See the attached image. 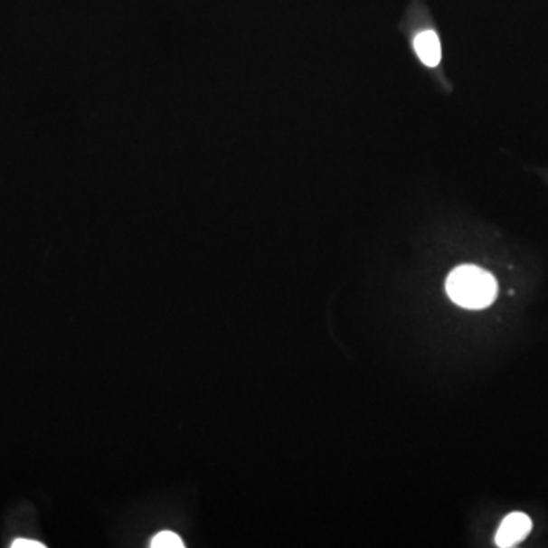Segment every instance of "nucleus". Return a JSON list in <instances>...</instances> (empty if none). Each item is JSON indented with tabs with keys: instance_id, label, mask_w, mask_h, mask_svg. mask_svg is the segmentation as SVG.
Here are the masks:
<instances>
[{
	"instance_id": "f257e3e1",
	"label": "nucleus",
	"mask_w": 548,
	"mask_h": 548,
	"mask_svg": "<svg viewBox=\"0 0 548 548\" xmlns=\"http://www.w3.org/2000/svg\"><path fill=\"white\" fill-rule=\"evenodd\" d=\"M447 293L452 302L467 309H485L496 302V279L477 265H460L447 279Z\"/></svg>"
},
{
	"instance_id": "f03ea898",
	"label": "nucleus",
	"mask_w": 548,
	"mask_h": 548,
	"mask_svg": "<svg viewBox=\"0 0 548 548\" xmlns=\"http://www.w3.org/2000/svg\"><path fill=\"white\" fill-rule=\"evenodd\" d=\"M530 530H532V520L527 515L521 512L507 515L496 532V545L500 548L516 547L529 536Z\"/></svg>"
},
{
	"instance_id": "7ed1b4c3",
	"label": "nucleus",
	"mask_w": 548,
	"mask_h": 548,
	"mask_svg": "<svg viewBox=\"0 0 548 548\" xmlns=\"http://www.w3.org/2000/svg\"><path fill=\"white\" fill-rule=\"evenodd\" d=\"M414 51L423 64L434 68L442 60V46L439 35L434 31H423L414 39Z\"/></svg>"
},
{
	"instance_id": "20e7f679",
	"label": "nucleus",
	"mask_w": 548,
	"mask_h": 548,
	"mask_svg": "<svg viewBox=\"0 0 548 548\" xmlns=\"http://www.w3.org/2000/svg\"><path fill=\"white\" fill-rule=\"evenodd\" d=\"M153 548H183L184 547V543H183L182 538L178 536V534H174V532H162V534H156L155 539H153V543H149Z\"/></svg>"
},
{
	"instance_id": "39448f33",
	"label": "nucleus",
	"mask_w": 548,
	"mask_h": 548,
	"mask_svg": "<svg viewBox=\"0 0 548 548\" xmlns=\"http://www.w3.org/2000/svg\"><path fill=\"white\" fill-rule=\"evenodd\" d=\"M13 548H44L46 545L37 541H31V539H17L11 545Z\"/></svg>"
}]
</instances>
